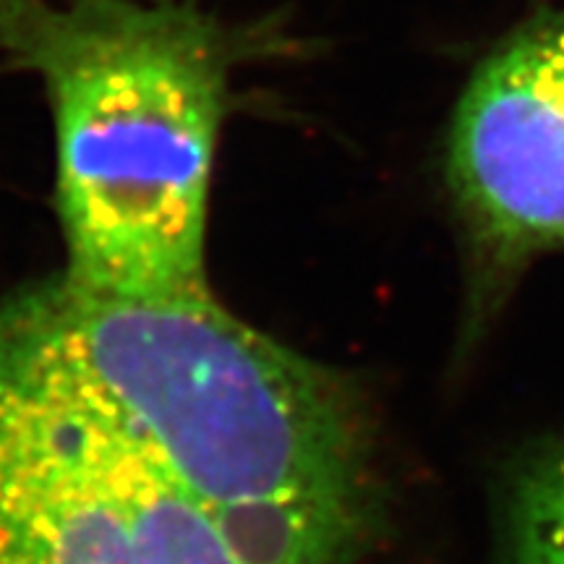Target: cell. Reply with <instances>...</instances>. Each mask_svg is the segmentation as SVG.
<instances>
[{"label":"cell","mask_w":564,"mask_h":564,"mask_svg":"<svg viewBox=\"0 0 564 564\" xmlns=\"http://www.w3.org/2000/svg\"><path fill=\"white\" fill-rule=\"evenodd\" d=\"M82 394L230 525L249 564H358L369 440L333 371L204 299L61 280L11 303Z\"/></svg>","instance_id":"1"},{"label":"cell","mask_w":564,"mask_h":564,"mask_svg":"<svg viewBox=\"0 0 564 564\" xmlns=\"http://www.w3.org/2000/svg\"><path fill=\"white\" fill-rule=\"evenodd\" d=\"M238 40L196 0H0V61L53 112L68 285L204 299L209 186Z\"/></svg>","instance_id":"2"},{"label":"cell","mask_w":564,"mask_h":564,"mask_svg":"<svg viewBox=\"0 0 564 564\" xmlns=\"http://www.w3.org/2000/svg\"><path fill=\"white\" fill-rule=\"evenodd\" d=\"M0 564H249L230 525L0 308Z\"/></svg>","instance_id":"3"},{"label":"cell","mask_w":564,"mask_h":564,"mask_svg":"<svg viewBox=\"0 0 564 564\" xmlns=\"http://www.w3.org/2000/svg\"><path fill=\"white\" fill-rule=\"evenodd\" d=\"M447 186L470 257V319L564 249V9L539 13L470 76L447 137Z\"/></svg>","instance_id":"4"},{"label":"cell","mask_w":564,"mask_h":564,"mask_svg":"<svg viewBox=\"0 0 564 564\" xmlns=\"http://www.w3.org/2000/svg\"><path fill=\"white\" fill-rule=\"evenodd\" d=\"M507 523L510 564H564V525L520 486H512Z\"/></svg>","instance_id":"5"},{"label":"cell","mask_w":564,"mask_h":564,"mask_svg":"<svg viewBox=\"0 0 564 564\" xmlns=\"http://www.w3.org/2000/svg\"><path fill=\"white\" fill-rule=\"evenodd\" d=\"M520 489L533 494L564 525V442L549 447L518 476Z\"/></svg>","instance_id":"6"}]
</instances>
